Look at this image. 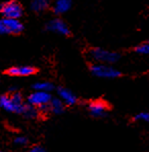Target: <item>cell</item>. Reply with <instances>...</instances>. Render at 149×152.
<instances>
[{"mask_svg": "<svg viewBox=\"0 0 149 152\" xmlns=\"http://www.w3.org/2000/svg\"><path fill=\"white\" fill-rule=\"evenodd\" d=\"M135 50H136L138 53H141V55H148V53H149V43H148V42L141 43L139 46H137Z\"/></svg>", "mask_w": 149, "mask_h": 152, "instance_id": "obj_17", "label": "cell"}, {"mask_svg": "<svg viewBox=\"0 0 149 152\" xmlns=\"http://www.w3.org/2000/svg\"><path fill=\"white\" fill-rule=\"evenodd\" d=\"M93 75L100 78H117L121 76V72L117 69L104 64H94L90 67Z\"/></svg>", "mask_w": 149, "mask_h": 152, "instance_id": "obj_2", "label": "cell"}, {"mask_svg": "<svg viewBox=\"0 0 149 152\" xmlns=\"http://www.w3.org/2000/svg\"><path fill=\"white\" fill-rule=\"evenodd\" d=\"M48 109L54 114H61L64 109L63 102L58 98H53L48 104Z\"/></svg>", "mask_w": 149, "mask_h": 152, "instance_id": "obj_12", "label": "cell"}, {"mask_svg": "<svg viewBox=\"0 0 149 152\" xmlns=\"http://www.w3.org/2000/svg\"><path fill=\"white\" fill-rule=\"evenodd\" d=\"M22 114H24L27 118H35L38 115V111L36 107L31 106V105H24Z\"/></svg>", "mask_w": 149, "mask_h": 152, "instance_id": "obj_15", "label": "cell"}, {"mask_svg": "<svg viewBox=\"0 0 149 152\" xmlns=\"http://www.w3.org/2000/svg\"><path fill=\"white\" fill-rule=\"evenodd\" d=\"M47 29L51 32H55V33H58V34L61 35H68L71 34L70 32V28L68 27L66 23L63 21L59 19H54L52 21H50L49 23L47 24Z\"/></svg>", "mask_w": 149, "mask_h": 152, "instance_id": "obj_5", "label": "cell"}, {"mask_svg": "<svg viewBox=\"0 0 149 152\" xmlns=\"http://www.w3.org/2000/svg\"><path fill=\"white\" fill-rule=\"evenodd\" d=\"M29 152H46L45 149L41 146H34L29 150Z\"/></svg>", "mask_w": 149, "mask_h": 152, "instance_id": "obj_20", "label": "cell"}, {"mask_svg": "<svg viewBox=\"0 0 149 152\" xmlns=\"http://www.w3.org/2000/svg\"><path fill=\"white\" fill-rule=\"evenodd\" d=\"M134 120H141V121H148L149 120V114L148 112H141L138 113L134 117Z\"/></svg>", "mask_w": 149, "mask_h": 152, "instance_id": "obj_18", "label": "cell"}, {"mask_svg": "<svg viewBox=\"0 0 149 152\" xmlns=\"http://www.w3.org/2000/svg\"><path fill=\"white\" fill-rule=\"evenodd\" d=\"M48 5H49V3L46 0H34L31 3V8L35 12H41L43 10H47Z\"/></svg>", "mask_w": 149, "mask_h": 152, "instance_id": "obj_13", "label": "cell"}, {"mask_svg": "<svg viewBox=\"0 0 149 152\" xmlns=\"http://www.w3.org/2000/svg\"><path fill=\"white\" fill-rule=\"evenodd\" d=\"M51 95L49 93H44V91H34L31 94L28 98L29 105L34 107H42V106H47L51 101Z\"/></svg>", "mask_w": 149, "mask_h": 152, "instance_id": "obj_4", "label": "cell"}, {"mask_svg": "<svg viewBox=\"0 0 149 152\" xmlns=\"http://www.w3.org/2000/svg\"><path fill=\"white\" fill-rule=\"evenodd\" d=\"M0 34H8L7 29H6L5 25L3 24L2 20H0Z\"/></svg>", "mask_w": 149, "mask_h": 152, "instance_id": "obj_21", "label": "cell"}, {"mask_svg": "<svg viewBox=\"0 0 149 152\" xmlns=\"http://www.w3.org/2000/svg\"><path fill=\"white\" fill-rule=\"evenodd\" d=\"M0 107L4 110L8 111V112H14V113H22L23 111V107H17L15 106L12 103V101L10 100L9 96L3 95L0 97Z\"/></svg>", "mask_w": 149, "mask_h": 152, "instance_id": "obj_7", "label": "cell"}, {"mask_svg": "<svg viewBox=\"0 0 149 152\" xmlns=\"http://www.w3.org/2000/svg\"><path fill=\"white\" fill-rule=\"evenodd\" d=\"M36 69L30 66H19V67H12L7 70L9 75L13 76H29L36 73Z\"/></svg>", "mask_w": 149, "mask_h": 152, "instance_id": "obj_8", "label": "cell"}, {"mask_svg": "<svg viewBox=\"0 0 149 152\" xmlns=\"http://www.w3.org/2000/svg\"><path fill=\"white\" fill-rule=\"evenodd\" d=\"M10 100L12 101L13 104L17 107H23L24 104H23V97L19 93H13L12 96H10Z\"/></svg>", "mask_w": 149, "mask_h": 152, "instance_id": "obj_16", "label": "cell"}, {"mask_svg": "<svg viewBox=\"0 0 149 152\" xmlns=\"http://www.w3.org/2000/svg\"><path fill=\"white\" fill-rule=\"evenodd\" d=\"M57 94H58V96L60 97V99L62 101L68 105H74L75 103L77 102L76 96L71 91H68V88H59L57 89Z\"/></svg>", "mask_w": 149, "mask_h": 152, "instance_id": "obj_10", "label": "cell"}, {"mask_svg": "<svg viewBox=\"0 0 149 152\" xmlns=\"http://www.w3.org/2000/svg\"><path fill=\"white\" fill-rule=\"evenodd\" d=\"M1 13L3 15L4 19L17 20L23 15V7L17 1H9L2 4Z\"/></svg>", "mask_w": 149, "mask_h": 152, "instance_id": "obj_3", "label": "cell"}, {"mask_svg": "<svg viewBox=\"0 0 149 152\" xmlns=\"http://www.w3.org/2000/svg\"><path fill=\"white\" fill-rule=\"evenodd\" d=\"M53 88H54L53 84L48 81L37 82L33 86V88L35 89V91H44V93H49L50 91H52Z\"/></svg>", "mask_w": 149, "mask_h": 152, "instance_id": "obj_14", "label": "cell"}, {"mask_svg": "<svg viewBox=\"0 0 149 152\" xmlns=\"http://www.w3.org/2000/svg\"><path fill=\"white\" fill-rule=\"evenodd\" d=\"M71 6H72V2L70 0H58L55 2L53 10L56 15H62V13H66L68 10H70Z\"/></svg>", "mask_w": 149, "mask_h": 152, "instance_id": "obj_11", "label": "cell"}, {"mask_svg": "<svg viewBox=\"0 0 149 152\" xmlns=\"http://www.w3.org/2000/svg\"><path fill=\"white\" fill-rule=\"evenodd\" d=\"M1 8H2V4H0V12H1Z\"/></svg>", "mask_w": 149, "mask_h": 152, "instance_id": "obj_22", "label": "cell"}, {"mask_svg": "<svg viewBox=\"0 0 149 152\" xmlns=\"http://www.w3.org/2000/svg\"><path fill=\"white\" fill-rule=\"evenodd\" d=\"M89 56L92 60L97 62H103V63L112 64L115 63L119 59V55L114 51H109L102 50V48H92L89 51Z\"/></svg>", "mask_w": 149, "mask_h": 152, "instance_id": "obj_1", "label": "cell"}, {"mask_svg": "<svg viewBox=\"0 0 149 152\" xmlns=\"http://www.w3.org/2000/svg\"><path fill=\"white\" fill-rule=\"evenodd\" d=\"M14 143L17 145H21V146H24V145H27L28 143V139L24 136H19V137L15 138L14 139Z\"/></svg>", "mask_w": 149, "mask_h": 152, "instance_id": "obj_19", "label": "cell"}, {"mask_svg": "<svg viewBox=\"0 0 149 152\" xmlns=\"http://www.w3.org/2000/svg\"><path fill=\"white\" fill-rule=\"evenodd\" d=\"M3 24L5 25L7 29L8 33H12V34H19L23 31L24 26L19 20H12V19H1Z\"/></svg>", "mask_w": 149, "mask_h": 152, "instance_id": "obj_9", "label": "cell"}, {"mask_svg": "<svg viewBox=\"0 0 149 152\" xmlns=\"http://www.w3.org/2000/svg\"><path fill=\"white\" fill-rule=\"evenodd\" d=\"M89 111L94 117H102L107 111V105L102 101H94L89 104Z\"/></svg>", "mask_w": 149, "mask_h": 152, "instance_id": "obj_6", "label": "cell"}]
</instances>
